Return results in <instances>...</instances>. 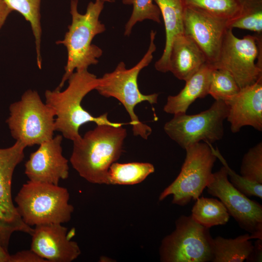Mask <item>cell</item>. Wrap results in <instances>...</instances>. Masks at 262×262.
<instances>
[{"label":"cell","instance_id":"277c9868","mask_svg":"<svg viewBox=\"0 0 262 262\" xmlns=\"http://www.w3.org/2000/svg\"><path fill=\"white\" fill-rule=\"evenodd\" d=\"M156 32L151 30L148 49L141 60L134 66L126 68L124 62H120L114 71L106 73L99 78L96 89L101 96L117 99L124 107L130 117V124L135 136L147 139L152 132L151 127L140 121L135 114V106L144 101L150 104L157 103L159 94H142L139 89L137 79L140 72L152 61L156 49L154 43Z\"/></svg>","mask_w":262,"mask_h":262},{"label":"cell","instance_id":"30bf717a","mask_svg":"<svg viewBox=\"0 0 262 262\" xmlns=\"http://www.w3.org/2000/svg\"><path fill=\"white\" fill-rule=\"evenodd\" d=\"M228 106L216 100L207 110L195 115L179 114L166 122L164 130L181 147L185 149L203 141L208 144L221 140L224 134L223 123L227 117Z\"/></svg>","mask_w":262,"mask_h":262},{"label":"cell","instance_id":"7a4b0ae2","mask_svg":"<svg viewBox=\"0 0 262 262\" xmlns=\"http://www.w3.org/2000/svg\"><path fill=\"white\" fill-rule=\"evenodd\" d=\"M127 135L122 126L97 125L73 142L72 167L88 182L107 184L109 169L120 157Z\"/></svg>","mask_w":262,"mask_h":262},{"label":"cell","instance_id":"83f0119b","mask_svg":"<svg viewBox=\"0 0 262 262\" xmlns=\"http://www.w3.org/2000/svg\"><path fill=\"white\" fill-rule=\"evenodd\" d=\"M228 27L262 33V4L252 8L246 14L230 22Z\"/></svg>","mask_w":262,"mask_h":262},{"label":"cell","instance_id":"9a60e30c","mask_svg":"<svg viewBox=\"0 0 262 262\" xmlns=\"http://www.w3.org/2000/svg\"><path fill=\"white\" fill-rule=\"evenodd\" d=\"M224 101L228 106L226 119L232 132H238L246 126L262 131V79Z\"/></svg>","mask_w":262,"mask_h":262},{"label":"cell","instance_id":"ffe728a7","mask_svg":"<svg viewBox=\"0 0 262 262\" xmlns=\"http://www.w3.org/2000/svg\"><path fill=\"white\" fill-rule=\"evenodd\" d=\"M246 233L234 239L217 236L213 240L212 262H243L251 254L254 245Z\"/></svg>","mask_w":262,"mask_h":262},{"label":"cell","instance_id":"836d02e7","mask_svg":"<svg viewBox=\"0 0 262 262\" xmlns=\"http://www.w3.org/2000/svg\"><path fill=\"white\" fill-rule=\"evenodd\" d=\"M10 254L0 245V262H8Z\"/></svg>","mask_w":262,"mask_h":262},{"label":"cell","instance_id":"7402d4cb","mask_svg":"<svg viewBox=\"0 0 262 262\" xmlns=\"http://www.w3.org/2000/svg\"><path fill=\"white\" fill-rule=\"evenodd\" d=\"M155 171L149 163H114L108 173L107 184L133 185L139 183Z\"/></svg>","mask_w":262,"mask_h":262},{"label":"cell","instance_id":"4316f807","mask_svg":"<svg viewBox=\"0 0 262 262\" xmlns=\"http://www.w3.org/2000/svg\"><path fill=\"white\" fill-rule=\"evenodd\" d=\"M215 153L217 157L226 166L230 182L236 189L247 197L255 196L262 198V184L250 181L236 174L228 166L217 150H215Z\"/></svg>","mask_w":262,"mask_h":262},{"label":"cell","instance_id":"52a82bcc","mask_svg":"<svg viewBox=\"0 0 262 262\" xmlns=\"http://www.w3.org/2000/svg\"><path fill=\"white\" fill-rule=\"evenodd\" d=\"M186 156L175 180L161 193L159 200L173 196L172 203L180 206L197 199L208 184L217 158L210 144L199 142L186 147Z\"/></svg>","mask_w":262,"mask_h":262},{"label":"cell","instance_id":"1f68e13d","mask_svg":"<svg viewBox=\"0 0 262 262\" xmlns=\"http://www.w3.org/2000/svg\"><path fill=\"white\" fill-rule=\"evenodd\" d=\"M12 11L4 0H0V30Z\"/></svg>","mask_w":262,"mask_h":262},{"label":"cell","instance_id":"ba28073f","mask_svg":"<svg viewBox=\"0 0 262 262\" xmlns=\"http://www.w3.org/2000/svg\"><path fill=\"white\" fill-rule=\"evenodd\" d=\"M262 33L239 38L228 28L213 66L229 73L242 89L262 79Z\"/></svg>","mask_w":262,"mask_h":262},{"label":"cell","instance_id":"8992f818","mask_svg":"<svg viewBox=\"0 0 262 262\" xmlns=\"http://www.w3.org/2000/svg\"><path fill=\"white\" fill-rule=\"evenodd\" d=\"M9 109L6 122L16 141L27 147L39 145L53 137L55 113L42 101L37 91L27 90Z\"/></svg>","mask_w":262,"mask_h":262},{"label":"cell","instance_id":"7c38bea8","mask_svg":"<svg viewBox=\"0 0 262 262\" xmlns=\"http://www.w3.org/2000/svg\"><path fill=\"white\" fill-rule=\"evenodd\" d=\"M63 136L57 135L40 145L25 164L29 180L58 185L69 176L68 161L63 155Z\"/></svg>","mask_w":262,"mask_h":262},{"label":"cell","instance_id":"d4e9b609","mask_svg":"<svg viewBox=\"0 0 262 262\" xmlns=\"http://www.w3.org/2000/svg\"><path fill=\"white\" fill-rule=\"evenodd\" d=\"M154 0H122L124 4L132 5V14L125 25L124 35L131 34L133 26L138 22L146 19L161 23V12L158 6L153 3Z\"/></svg>","mask_w":262,"mask_h":262},{"label":"cell","instance_id":"ac0fdd59","mask_svg":"<svg viewBox=\"0 0 262 262\" xmlns=\"http://www.w3.org/2000/svg\"><path fill=\"white\" fill-rule=\"evenodd\" d=\"M162 14L165 27V44L161 58L155 64L161 72H168V63L171 44L178 35L184 33V0H154Z\"/></svg>","mask_w":262,"mask_h":262},{"label":"cell","instance_id":"f546056e","mask_svg":"<svg viewBox=\"0 0 262 262\" xmlns=\"http://www.w3.org/2000/svg\"><path fill=\"white\" fill-rule=\"evenodd\" d=\"M8 262H48L31 249L10 255Z\"/></svg>","mask_w":262,"mask_h":262},{"label":"cell","instance_id":"603a6c76","mask_svg":"<svg viewBox=\"0 0 262 262\" xmlns=\"http://www.w3.org/2000/svg\"><path fill=\"white\" fill-rule=\"evenodd\" d=\"M12 11L22 15L31 25L35 39L36 62L39 68H42L41 52L42 27L41 24V0H4Z\"/></svg>","mask_w":262,"mask_h":262},{"label":"cell","instance_id":"484cf974","mask_svg":"<svg viewBox=\"0 0 262 262\" xmlns=\"http://www.w3.org/2000/svg\"><path fill=\"white\" fill-rule=\"evenodd\" d=\"M240 175L253 182L262 184V143L251 147L242 159Z\"/></svg>","mask_w":262,"mask_h":262},{"label":"cell","instance_id":"5bb4252c","mask_svg":"<svg viewBox=\"0 0 262 262\" xmlns=\"http://www.w3.org/2000/svg\"><path fill=\"white\" fill-rule=\"evenodd\" d=\"M62 224L35 226L31 235V249L48 262H70L81 253L78 244L71 240L74 232H68Z\"/></svg>","mask_w":262,"mask_h":262},{"label":"cell","instance_id":"d6986e66","mask_svg":"<svg viewBox=\"0 0 262 262\" xmlns=\"http://www.w3.org/2000/svg\"><path fill=\"white\" fill-rule=\"evenodd\" d=\"M184 1L186 6L202 11L228 24L262 4V0H184Z\"/></svg>","mask_w":262,"mask_h":262},{"label":"cell","instance_id":"5b68a950","mask_svg":"<svg viewBox=\"0 0 262 262\" xmlns=\"http://www.w3.org/2000/svg\"><path fill=\"white\" fill-rule=\"evenodd\" d=\"M67 189L58 185L28 181L15 198L18 213L32 227L68 222L74 211Z\"/></svg>","mask_w":262,"mask_h":262},{"label":"cell","instance_id":"4dcf8cb0","mask_svg":"<svg viewBox=\"0 0 262 262\" xmlns=\"http://www.w3.org/2000/svg\"><path fill=\"white\" fill-rule=\"evenodd\" d=\"M262 240L258 239L255 242L253 249L246 260V262H262Z\"/></svg>","mask_w":262,"mask_h":262},{"label":"cell","instance_id":"8fae6325","mask_svg":"<svg viewBox=\"0 0 262 262\" xmlns=\"http://www.w3.org/2000/svg\"><path fill=\"white\" fill-rule=\"evenodd\" d=\"M206 187L209 194L219 198L240 227L251 233V239L262 240V206L231 184L224 164L213 173Z\"/></svg>","mask_w":262,"mask_h":262},{"label":"cell","instance_id":"6da1fadb","mask_svg":"<svg viewBox=\"0 0 262 262\" xmlns=\"http://www.w3.org/2000/svg\"><path fill=\"white\" fill-rule=\"evenodd\" d=\"M99 78L90 73L87 69L76 70L68 79V84L64 90H47L45 93V103L55 113V131L73 142L81 137L79 131L81 126L89 122L97 125L106 124L121 126L126 123L110 121L108 114L94 116L82 106V101L90 92L95 90Z\"/></svg>","mask_w":262,"mask_h":262},{"label":"cell","instance_id":"d6a6232c","mask_svg":"<svg viewBox=\"0 0 262 262\" xmlns=\"http://www.w3.org/2000/svg\"><path fill=\"white\" fill-rule=\"evenodd\" d=\"M11 236L0 227V245L8 250Z\"/></svg>","mask_w":262,"mask_h":262},{"label":"cell","instance_id":"cb8c5ba5","mask_svg":"<svg viewBox=\"0 0 262 262\" xmlns=\"http://www.w3.org/2000/svg\"><path fill=\"white\" fill-rule=\"evenodd\" d=\"M236 81L228 71L214 68L211 73L209 95L215 100L225 101L240 90Z\"/></svg>","mask_w":262,"mask_h":262},{"label":"cell","instance_id":"3957f363","mask_svg":"<svg viewBox=\"0 0 262 262\" xmlns=\"http://www.w3.org/2000/svg\"><path fill=\"white\" fill-rule=\"evenodd\" d=\"M104 4L101 0L90 1L86 12L82 14L78 10V0H71V23L64 39L56 42L65 46L67 53L65 73L56 89L61 90L75 70L87 69L90 66L98 63L103 51L92 44V41L95 36L106 30L105 25L99 19Z\"/></svg>","mask_w":262,"mask_h":262},{"label":"cell","instance_id":"2e32d148","mask_svg":"<svg viewBox=\"0 0 262 262\" xmlns=\"http://www.w3.org/2000/svg\"><path fill=\"white\" fill-rule=\"evenodd\" d=\"M206 57L196 44L184 33L177 35L171 44L168 72L186 82L206 63Z\"/></svg>","mask_w":262,"mask_h":262},{"label":"cell","instance_id":"e575fe53","mask_svg":"<svg viewBox=\"0 0 262 262\" xmlns=\"http://www.w3.org/2000/svg\"><path fill=\"white\" fill-rule=\"evenodd\" d=\"M102 0L104 2H107L113 3V2H115V0Z\"/></svg>","mask_w":262,"mask_h":262},{"label":"cell","instance_id":"44dd1931","mask_svg":"<svg viewBox=\"0 0 262 262\" xmlns=\"http://www.w3.org/2000/svg\"><path fill=\"white\" fill-rule=\"evenodd\" d=\"M196 200L191 215L196 222L208 229L228 222L230 215L220 200L203 196Z\"/></svg>","mask_w":262,"mask_h":262},{"label":"cell","instance_id":"f1b7e54d","mask_svg":"<svg viewBox=\"0 0 262 262\" xmlns=\"http://www.w3.org/2000/svg\"><path fill=\"white\" fill-rule=\"evenodd\" d=\"M22 159V149L17 143L0 148V177L14 171Z\"/></svg>","mask_w":262,"mask_h":262},{"label":"cell","instance_id":"4fadbf2b","mask_svg":"<svg viewBox=\"0 0 262 262\" xmlns=\"http://www.w3.org/2000/svg\"><path fill=\"white\" fill-rule=\"evenodd\" d=\"M184 33L191 38L213 66L218 58L228 23L202 11L185 6Z\"/></svg>","mask_w":262,"mask_h":262},{"label":"cell","instance_id":"e0dca14e","mask_svg":"<svg viewBox=\"0 0 262 262\" xmlns=\"http://www.w3.org/2000/svg\"><path fill=\"white\" fill-rule=\"evenodd\" d=\"M214 68L212 65L205 63L185 82L184 87L177 95L167 97L164 111L173 115L186 113L189 107L196 99L209 95L211 73Z\"/></svg>","mask_w":262,"mask_h":262},{"label":"cell","instance_id":"9c48e42d","mask_svg":"<svg viewBox=\"0 0 262 262\" xmlns=\"http://www.w3.org/2000/svg\"><path fill=\"white\" fill-rule=\"evenodd\" d=\"M175 229L162 241L159 248L162 262H208L213 259V240L210 229L196 222L191 215H181Z\"/></svg>","mask_w":262,"mask_h":262}]
</instances>
